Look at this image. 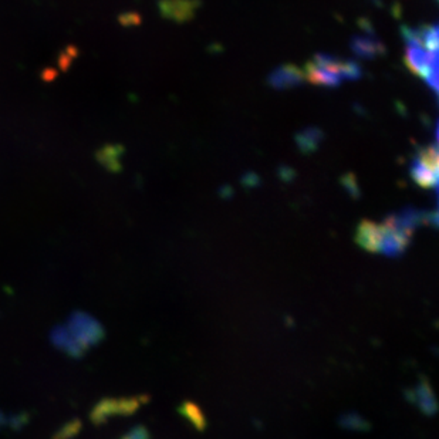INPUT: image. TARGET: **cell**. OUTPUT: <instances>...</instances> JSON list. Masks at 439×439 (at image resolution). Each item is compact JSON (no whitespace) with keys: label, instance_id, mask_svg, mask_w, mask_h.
I'll return each instance as SVG.
<instances>
[{"label":"cell","instance_id":"cell-3","mask_svg":"<svg viewBox=\"0 0 439 439\" xmlns=\"http://www.w3.org/2000/svg\"><path fill=\"white\" fill-rule=\"evenodd\" d=\"M160 12L174 22H188L199 9V0H160Z\"/></svg>","mask_w":439,"mask_h":439},{"label":"cell","instance_id":"cell-13","mask_svg":"<svg viewBox=\"0 0 439 439\" xmlns=\"http://www.w3.org/2000/svg\"><path fill=\"white\" fill-rule=\"evenodd\" d=\"M141 18L136 13H124L119 16V23L122 26H134V25H139Z\"/></svg>","mask_w":439,"mask_h":439},{"label":"cell","instance_id":"cell-1","mask_svg":"<svg viewBox=\"0 0 439 439\" xmlns=\"http://www.w3.org/2000/svg\"><path fill=\"white\" fill-rule=\"evenodd\" d=\"M344 60L329 54H316L308 64L305 77L315 86L320 87H339L343 77Z\"/></svg>","mask_w":439,"mask_h":439},{"label":"cell","instance_id":"cell-5","mask_svg":"<svg viewBox=\"0 0 439 439\" xmlns=\"http://www.w3.org/2000/svg\"><path fill=\"white\" fill-rule=\"evenodd\" d=\"M356 240L365 250L380 252L381 226L371 221H363L357 228Z\"/></svg>","mask_w":439,"mask_h":439},{"label":"cell","instance_id":"cell-12","mask_svg":"<svg viewBox=\"0 0 439 439\" xmlns=\"http://www.w3.org/2000/svg\"><path fill=\"white\" fill-rule=\"evenodd\" d=\"M343 185H346L347 191L356 197L360 195V188H358V184L356 181V178L353 175H347L343 178Z\"/></svg>","mask_w":439,"mask_h":439},{"label":"cell","instance_id":"cell-10","mask_svg":"<svg viewBox=\"0 0 439 439\" xmlns=\"http://www.w3.org/2000/svg\"><path fill=\"white\" fill-rule=\"evenodd\" d=\"M180 412H181L185 418H188L198 429H204V426H205V418H204L201 409H199L197 405H194V404H191V402H187V404H184V405L180 408Z\"/></svg>","mask_w":439,"mask_h":439},{"label":"cell","instance_id":"cell-6","mask_svg":"<svg viewBox=\"0 0 439 439\" xmlns=\"http://www.w3.org/2000/svg\"><path fill=\"white\" fill-rule=\"evenodd\" d=\"M351 50L356 56L367 60L385 53L384 45L375 36H371V33L368 36H354L351 39Z\"/></svg>","mask_w":439,"mask_h":439},{"label":"cell","instance_id":"cell-4","mask_svg":"<svg viewBox=\"0 0 439 439\" xmlns=\"http://www.w3.org/2000/svg\"><path fill=\"white\" fill-rule=\"evenodd\" d=\"M305 80V71L300 67L295 64H286L276 69L269 76V86L276 90H287L303 84Z\"/></svg>","mask_w":439,"mask_h":439},{"label":"cell","instance_id":"cell-11","mask_svg":"<svg viewBox=\"0 0 439 439\" xmlns=\"http://www.w3.org/2000/svg\"><path fill=\"white\" fill-rule=\"evenodd\" d=\"M416 401L419 404V406L426 412L431 414L435 411V399H433V394L431 392V388L428 385H422L418 391H416Z\"/></svg>","mask_w":439,"mask_h":439},{"label":"cell","instance_id":"cell-7","mask_svg":"<svg viewBox=\"0 0 439 439\" xmlns=\"http://www.w3.org/2000/svg\"><path fill=\"white\" fill-rule=\"evenodd\" d=\"M124 148L121 145H104L95 153L97 163L110 172L121 171V156Z\"/></svg>","mask_w":439,"mask_h":439},{"label":"cell","instance_id":"cell-8","mask_svg":"<svg viewBox=\"0 0 439 439\" xmlns=\"http://www.w3.org/2000/svg\"><path fill=\"white\" fill-rule=\"evenodd\" d=\"M409 174L412 177V180L422 188H436L438 184V171L432 170L429 167H426L425 164H422L419 160L414 158L411 168H409Z\"/></svg>","mask_w":439,"mask_h":439},{"label":"cell","instance_id":"cell-2","mask_svg":"<svg viewBox=\"0 0 439 439\" xmlns=\"http://www.w3.org/2000/svg\"><path fill=\"white\" fill-rule=\"evenodd\" d=\"M405 64L414 74L423 78L435 93L438 91V52H428L421 46H406Z\"/></svg>","mask_w":439,"mask_h":439},{"label":"cell","instance_id":"cell-9","mask_svg":"<svg viewBox=\"0 0 439 439\" xmlns=\"http://www.w3.org/2000/svg\"><path fill=\"white\" fill-rule=\"evenodd\" d=\"M324 138L323 131L316 127H310L303 129L296 135V144L303 154H313Z\"/></svg>","mask_w":439,"mask_h":439},{"label":"cell","instance_id":"cell-14","mask_svg":"<svg viewBox=\"0 0 439 439\" xmlns=\"http://www.w3.org/2000/svg\"><path fill=\"white\" fill-rule=\"evenodd\" d=\"M76 57V53H74V50L71 52V54H69V49L66 50V53H64V57H63V60L60 62V66H62V69H64V67H67L69 64H70V62L73 60Z\"/></svg>","mask_w":439,"mask_h":439}]
</instances>
